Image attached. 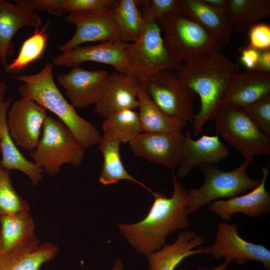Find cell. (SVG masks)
Returning a JSON list of instances; mask_svg holds the SVG:
<instances>
[{"label":"cell","instance_id":"cell-1","mask_svg":"<svg viewBox=\"0 0 270 270\" xmlns=\"http://www.w3.org/2000/svg\"><path fill=\"white\" fill-rule=\"evenodd\" d=\"M174 192L170 198L152 192L154 202L144 218L132 224L117 225L120 234L139 254L147 255L162 248L166 238L190 226L188 190L172 170Z\"/></svg>","mask_w":270,"mask_h":270},{"label":"cell","instance_id":"cell-2","mask_svg":"<svg viewBox=\"0 0 270 270\" xmlns=\"http://www.w3.org/2000/svg\"><path fill=\"white\" fill-rule=\"evenodd\" d=\"M239 69L238 64L218 49L205 52L174 70L182 82L200 98V108L192 120L195 136L215 118L231 79Z\"/></svg>","mask_w":270,"mask_h":270},{"label":"cell","instance_id":"cell-3","mask_svg":"<svg viewBox=\"0 0 270 270\" xmlns=\"http://www.w3.org/2000/svg\"><path fill=\"white\" fill-rule=\"evenodd\" d=\"M12 78L22 82L18 88L22 97L34 100L56 116L85 149L98 144L100 132L92 123L81 117L60 92L54 80L52 63H46L37 73Z\"/></svg>","mask_w":270,"mask_h":270},{"label":"cell","instance_id":"cell-4","mask_svg":"<svg viewBox=\"0 0 270 270\" xmlns=\"http://www.w3.org/2000/svg\"><path fill=\"white\" fill-rule=\"evenodd\" d=\"M157 23L168 50L178 61L188 62L222 44L182 7L162 16Z\"/></svg>","mask_w":270,"mask_h":270},{"label":"cell","instance_id":"cell-5","mask_svg":"<svg viewBox=\"0 0 270 270\" xmlns=\"http://www.w3.org/2000/svg\"><path fill=\"white\" fill-rule=\"evenodd\" d=\"M42 130V136L30 156L44 172L54 176L61 171L63 164H81L86 149L62 121L47 116Z\"/></svg>","mask_w":270,"mask_h":270},{"label":"cell","instance_id":"cell-6","mask_svg":"<svg viewBox=\"0 0 270 270\" xmlns=\"http://www.w3.org/2000/svg\"><path fill=\"white\" fill-rule=\"evenodd\" d=\"M252 162L254 158L244 157L240 166L228 171L215 164H200L197 168L203 172L204 180L199 188L187 190L189 214L214 201L238 196L258 186L261 180L251 178L246 172L247 167Z\"/></svg>","mask_w":270,"mask_h":270},{"label":"cell","instance_id":"cell-7","mask_svg":"<svg viewBox=\"0 0 270 270\" xmlns=\"http://www.w3.org/2000/svg\"><path fill=\"white\" fill-rule=\"evenodd\" d=\"M126 72L141 86L150 76L164 69L176 70L182 62L176 60L165 44L156 22L145 21L142 34L126 48Z\"/></svg>","mask_w":270,"mask_h":270},{"label":"cell","instance_id":"cell-8","mask_svg":"<svg viewBox=\"0 0 270 270\" xmlns=\"http://www.w3.org/2000/svg\"><path fill=\"white\" fill-rule=\"evenodd\" d=\"M214 118L217 132L244 157L270 156V138L257 127L241 106L222 104Z\"/></svg>","mask_w":270,"mask_h":270},{"label":"cell","instance_id":"cell-9","mask_svg":"<svg viewBox=\"0 0 270 270\" xmlns=\"http://www.w3.org/2000/svg\"><path fill=\"white\" fill-rule=\"evenodd\" d=\"M140 86L152 102L168 116L186 122L194 120L192 102L195 94L182 82L174 70H162Z\"/></svg>","mask_w":270,"mask_h":270},{"label":"cell","instance_id":"cell-10","mask_svg":"<svg viewBox=\"0 0 270 270\" xmlns=\"http://www.w3.org/2000/svg\"><path fill=\"white\" fill-rule=\"evenodd\" d=\"M210 254L216 259L224 258L242 266L248 261L261 262L264 268L270 270V251L262 244H256L242 238L238 232V224L226 221L220 222L215 240L210 246Z\"/></svg>","mask_w":270,"mask_h":270},{"label":"cell","instance_id":"cell-11","mask_svg":"<svg viewBox=\"0 0 270 270\" xmlns=\"http://www.w3.org/2000/svg\"><path fill=\"white\" fill-rule=\"evenodd\" d=\"M47 116L46 110L32 100L22 97L13 101L7 112L6 124L16 144L33 150Z\"/></svg>","mask_w":270,"mask_h":270},{"label":"cell","instance_id":"cell-12","mask_svg":"<svg viewBox=\"0 0 270 270\" xmlns=\"http://www.w3.org/2000/svg\"><path fill=\"white\" fill-rule=\"evenodd\" d=\"M67 23L76 26L72 38L60 46L62 53L88 42H108L120 40L114 24L111 8L70 14Z\"/></svg>","mask_w":270,"mask_h":270},{"label":"cell","instance_id":"cell-13","mask_svg":"<svg viewBox=\"0 0 270 270\" xmlns=\"http://www.w3.org/2000/svg\"><path fill=\"white\" fill-rule=\"evenodd\" d=\"M186 133L144 132L130 142L134 154L174 170L182 159Z\"/></svg>","mask_w":270,"mask_h":270},{"label":"cell","instance_id":"cell-14","mask_svg":"<svg viewBox=\"0 0 270 270\" xmlns=\"http://www.w3.org/2000/svg\"><path fill=\"white\" fill-rule=\"evenodd\" d=\"M110 74L105 70H88L79 66L59 75L56 80L74 107L84 108L96 104L100 98Z\"/></svg>","mask_w":270,"mask_h":270},{"label":"cell","instance_id":"cell-15","mask_svg":"<svg viewBox=\"0 0 270 270\" xmlns=\"http://www.w3.org/2000/svg\"><path fill=\"white\" fill-rule=\"evenodd\" d=\"M262 170L263 176L258 186L246 194L214 201L208 205V210L224 221H230L233 215L238 213L252 218L268 214L270 211V192L266 189V182L269 164Z\"/></svg>","mask_w":270,"mask_h":270},{"label":"cell","instance_id":"cell-16","mask_svg":"<svg viewBox=\"0 0 270 270\" xmlns=\"http://www.w3.org/2000/svg\"><path fill=\"white\" fill-rule=\"evenodd\" d=\"M128 43L118 40L85 46H78L56 56L58 66L74 67L84 62H96L112 66L117 72H126V48Z\"/></svg>","mask_w":270,"mask_h":270},{"label":"cell","instance_id":"cell-17","mask_svg":"<svg viewBox=\"0 0 270 270\" xmlns=\"http://www.w3.org/2000/svg\"><path fill=\"white\" fill-rule=\"evenodd\" d=\"M15 4L0 0V50L1 62L8 64V56L13 52L12 40L18 30L24 26L38 29L42 24L40 17L22 0Z\"/></svg>","mask_w":270,"mask_h":270},{"label":"cell","instance_id":"cell-18","mask_svg":"<svg viewBox=\"0 0 270 270\" xmlns=\"http://www.w3.org/2000/svg\"><path fill=\"white\" fill-rule=\"evenodd\" d=\"M139 84L126 72H112L95 104V112L104 118L126 109L138 108Z\"/></svg>","mask_w":270,"mask_h":270},{"label":"cell","instance_id":"cell-19","mask_svg":"<svg viewBox=\"0 0 270 270\" xmlns=\"http://www.w3.org/2000/svg\"><path fill=\"white\" fill-rule=\"evenodd\" d=\"M228 154V148L218 136L202 134L198 139L194 140L192 138L190 131L187 130L181 161L175 174L179 179L184 178L200 164L219 163Z\"/></svg>","mask_w":270,"mask_h":270},{"label":"cell","instance_id":"cell-20","mask_svg":"<svg viewBox=\"0 0 270 270\" xmlns=\"http://www.w3.org/2000/svg\"><path fill=\"white\" fill-rule=\"evenodd\" d=\"M206 242L204 236L191 230H182L174 243L165 244L160 249L146 255L149 270H174L183 260L189 256L210 254V246L194 249Z\"/></svg>","mask_w":270,"mask_h":270},{"label":"cell","instance_id":"cell-21","mask_svg":"<svg viewBox=\"0 0 270 270\" xmlns=\"http://www.w3.org/2000/svg\"><path fill=\"white\" fill-rule=\"evenodd\" d=\"M268 94L270 73L246 69L233 76L223 96L222 104L228 103L242 107Z\"/></svg>","mask_w":270,"mask_h":270},{"label":"cell","instance_id":"cell-22","mask_svg":"<svg viewBox=\"0 0 270 270\" xmlns=\"http://www.w3.org/2000/svg\"><path fill=\"white\" fill-rule=\"evenodd\" d=\"M12 102L13 98L10 97L0 104V146L2 156L0 166L9 170H16L23 172L33 185L36 186L43 179L42 170L22 155L8 129L7 112Z\"/></svg>","mask_w":270,"mask_h":270},{"label":"cell","instance_id":"cell-23","mask_svg":"<svg viewBox=\"0 0 270 270\" xmlns=\"http://www.w3.org/2000/svg\"><path fill=\"white\" fill-rule=\"evenodd\" d=\"M58 252V246L48 242L18 247L0 254V270H39Z\"/></svg>","mask_w":270,"mask_h":270},{"label":"cell","instance_id":"cell-24","mask_svg":"<svg viewBox=\"0 0 270 270\" xmlns=\"http://www.w3.org/2000/svg\"><path fill=\"white\" fill-rule=\"evenodd\" d=\"M30 210L0 216V254L15 248L40 242Z\"/></svg>","mask_w":270,"mask_h":270},{"label":"cell","instance_id":"cell-25","mask_svg":"<svg viewBox=\"0 0 270 270\" xmlns=\"http://www.w3.org/2000/svg\"><path fill=\"white\" fill-rule=\"evenodd\" d=\"M182 8L210 32L222 46L228 44L234 31L227 11L210 6L202 0H181Z\"/></svg>","mask_w":270,"mask_h":270},{"label":"cell","instance_id":"cell-26","mask_svg":"<svg viewBox=\"0 0 270 270\" xmlns=\"http://www.w3.org/2000/svg\"><path fill=\"white\" fill-rule=\"evenodd\" d=\"M120 144L114 136L108 133L103 132L102 134L98 143L103 156L100 182L106 186L116 184L121 180H129L140 185L152 193V190L132 176L125 168L120 156Z\"/></svg>","mask_w":270,"mask_h":270},{"label":"cell","instance_id":"cell-27","mask_svg":"<svg viewBox=\"0 0 270 270\" xmlns=\"http://www.w3.org/2000/svg\"><path fill=\"white\" fill-rule=\"evenodd\" d=\"M119 40L134 43L140 36L144 20L136 0H116L111 8Z\"/></svg>","mask_w":270,"mask_h":270},{"label":"cell","instance_id":"cell-28","mask_svg":"<svg viewBox=\"0 0 270 270\" xmlns=\"http://www.w3.org/2000/svg\"><path fill=\"white\" fill-rule=\"evenodd\" d=\"M138 116L143 132H181L187 122L170 117L160 110L140 86L138 92Z\"/></svg>","mask_w":270,"mask_h":270},{"label":"cell","instance_id":"cell-29","mask_svg":"<svg viewBox=\"0 0 270 270\" xmlns=\"http://www.w3.org/2000/svg\"><path fill=\"white\" fill-rule=\"evenodd\" d=\"M234 31L242 33L270 14V0H228Z\"/></svg>","mask_w":270,"mask_h":270},{"label":"cell","instance_id":"cell-30","mask_svg":"<svg viewBox=\"0 0 270 270\" xmlns=\"http://www.w3.org/2000/svg\"><path fill=\"white\" fill-rule=\"evenodd\" d=\"M103 132L114 136L120 143L130 142L143 132L138 114L134 110H120L105 118Z\"/></svg>","mask_w":270,"mask_h":270},{"label":"cell","instance_id":"cell-31","mask_svg":"<svg viewBox=\"0 0 270 270\" xmlns=\"http://www.w3.org/2000/svg\"><path fill=\"white\" fill-rule=\"evenodd\" d=\"M49 23L47 22L42 29L36 30L33 34L24 42L17 57L4 66L6 72L22 71L42 56L48 39L46 30Z\"/></svg>","mask_w":270,"mask_h":270},{"label":"cell","instance_id":"cell-32","mask_svg":"<svg viewBox=\"0 0 270 270\" xmlns=\"http://www.w3.org/2000/svg\"><path fill=\"white\" fill-rule=\"evenodd\" d=\"M26 210L29 204L14 188L10 170L0 166V216Z\"/></svg>","mask_w":270,"mask_h":270},{"label":"cell","instance_id":"cell-33","mask_svg":"<svg viewBox=\"0 0 270 270\" xmlns=\"http://www.w3.org/2000/svg\"><path fill=\"white\" fill-rule=\"evenodd\" d=\"M257 127L270 136V94L242 107Z\"/></svg>","mask_w":270,"mask_h":270},{"label":"cell","instance_id":"cell-34","mask_svg":"<svg viewBox=\"0 0 270 270\" xmlns=\"http://www.w3.org/2000/svg\"><path fill=\"white\" fill-rule=\"evenodd\" d=\"M139 6L144 8L142 13L144 21L157 22L164 15L181 8V0H138Z\"/></svg>","mask_w":270,"mask_h":270},{"label":"cell","instance_id":"cell-35","mask_svg":"<svg viewBox=\"0 0 270 270\" xmlns=\"http://www.w3.org/2000/svg\"><path fill=\"white\" fill-rule=\"evenodd\" d=\"M116 0H64V8L70 14L111 8Z\"/></svg>","mask_w":270,"mask_h":270},{"label":"cell","instance_id":"cell-36","mask_svg":"<svg viewBox=\"0 0 270 270\" xmlns=\"http://www.w3.org/2000/svg\"><path fill=\"white\" fill-rule=\"evenodd\" d=\"M248 47L262 50L270 49V26L258 23L250 28Z\"/></svg>","mask_w":270,"mask_h":270},{"label":"cell","instance_id":"cell-37","mask_svg":"<svg viewBox=\"0 0 270 270\" xmlns=\"http://www.w3.org/2000/svg\"><path fill=\"white\" fill-rule=\"evenodd\" d=\"M34 11L43 10L55 16H62L66 13L64 0H22Z\"/></svg>","mask_w":270,"mask_h":270},{"label":"cell","instance_id":"cell-38","mask_svg":"<svg viewBox=\"0 0 270 270\" xmlns=\"http://www.w3.org/2000/svg\"><path fill=\"white\" fill-rule=\"evenodd\" d=\"M240 61L247 70L256 69L260 56V50L247 46L240 47Z\"/></svg>","mask_w":270,"mask_h":270},{"label":"cell","instance_id":"cell-39","mask_svg":"<svg viewBox=\"0 0 270 270\" xmlns=\"http://www.w3.org/2000/svg\"><path fill=\"white\" fill-rule=\"evenodd\" d=\"M270 73V49L260 50V56L256 68Z\"/></svg>","mask_w":270,"mask_h":270},{"label":"cell","instance_id":"cell-40","mask_svg":"<svg viewBox=\"0 0 270 270\" xmlns=\"http://www.w3.org/2000/svg\"><path fill=\"white\" fill-rule=\"evenodd\" d=\"M208 5L216 9L227 11L228 0H202Z\"/></svg>","mask_w":270,"mask_h":270},{"label":"cell","instance_id":"cell-41","mask_svg":"<svg viewBox=\"0 0 270 270\" xmlns=\"http://www.w3.org/2000/svg\"><path fill=\"white\" fill-rule=\"evenodd\" d=\"M6 88V84L0 79V104L4 100V94Z\"/></svg>","mask_w":270,"mask_h":270},{"label":"cell","instance_id":"cell-42","mask_svg":"<svg viewBox=\"0 0 270 270\" xmlns=\"http://www.w3.org/2000/svg\"><path fill=\"white\" fill-rule=\"evenodd\" d=\"M230 263L229 262L225 260L222 264L212 269L199 268L196 270H226Z\"/></svg>","mask_w":270,"mask_h":270},{"label":"cell","instance_id":"cell-43","mask_svg":"<svg viewBox=\"0 0 270 270\" xmlns=\"http://www.w3.org/2000/svg\"><path fill=\"white\" fill-rule=\"evenodd\" d=\"M110 270H124L122 260L120 258L116 259Z\"/></svg>","mask_w":270,"mask_h":270},{"label":"cell","instance_id":"cell-44","mask_svg":"<svg viewBox=\"0 0 270 270\" xmlns=\"http://www.w3.org/2000/svg\"><path fill=\"white\" fill-rule=\"evenodd\" d=\"M0 61L1 62V54H0Z\"/></svg>","mask_w":270,"mask_h":270},{"label":"cell","instance_id":"cell-45","mask_svg":"<svg viewBox=\"0 0 270 270\" xmlns=\"http://www.w3.org/2000/svg\"><path fill=\"white\" fill-rule=\"evenodd\" d=\"M1 154L0 146V154Z\"/></svg>","mask_w":270,"mask_h":270},{"label":"cell","instance_id":"cell-46","mask_svg":"<svg viewBox=\"0 0 270 270\" xmlns=\"http://www.w3.org/2000/svg\"></svg>","mask_w":270,"mask_h":270}]
</instances>
